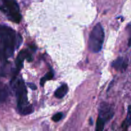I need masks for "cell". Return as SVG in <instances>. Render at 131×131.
Segmentation results:
<instances>
[{
  "label": "cell",
  "instance_id": "1",
  "mask_svg": "<svg viewBox=\"0 0 131 131\" xmlns=\"http://www.w3.org/2000/svg\"><path fill=\"white\" fill-rule=\"evenodd\" d=\"M23 42L20 35L6 25H0V58H10Z\"/></svg>",
  "mask_w": 131,
  "mask_h": 131
},
{
  "label": "cell",
  "instance_id": "2",
  "mask_svg": "<svg viewBox=\"0 0 131 131\" xmlns=\"http://www.w3.org/2000/svg\"><path fill=\"white\" fill-rule=\"evenodd\" d=\"M13 88L15 90L17 102V108L21 115H27L33 111L31 104L28 99V92L24 81L21 79H17L14 81Z\"/></svg>",
  "mask_w": 131,
  "mask_h": 131
},
{
  "label": "cell",
  "instance_id": "3",
  "mask_svg": "<svg viewBox=\"0 0 131 131\" xmlns=\"http://www.w3.org/2000/svg\"><path fill=\"white\" fill-rule=\"evenodd\" d=\"M0 10L8 19L15 23H19L22 16L16 0H0Z\"/></svg>",
  "mask_w": 131,
  "mask_h": 131
},
{
  "label": "cell",
  "instance_id": "4",
  "mask_svg": "<svg viewBox=\"0 0 131 131\" xmlns=\"http://www.w3.org/2000/svg\"><path fill=\"white\" fill-rule=\"evenodd\" d=\"M104 36L103 27L101 23H98L92 29L88 40V47L92 52H98L102 49Z\"/></svg>",
  "mask_w": 131,
  "mask_h": 131
},
{
  "label": "cell",
  "instance_id": "5",
  "mask_svg": "<svg viewBox=\"0 0 131 131\" xmlns=\"http://www.w3.org/2000/svg\"><path fill=\"white\" fill-rule=\"evenodd\" d=\"M114 115L112 106L106 102H102L99 107V117L96 124V130H104L105 124L110 121Z\"/></svg>",
  "mask_w": 131,
  "mask_h": 131
},
{
  "label": "cell",
  "instance_id": "6",
  "mask_svg": "<svg viewBox=\"0 0 131 131\" xmlns=\"http://www.w3.org/2000/svg\"><path fill=\"white\" fill-rule=\"evenodd\" d=\"M111 66L116 70H120L122 72L125 70V69H127L128 66V63L124 58L120 57L112 63Z\"/></svg>",
  "mask_w": 131,
  "mask_h": 131
},
{
  "label": "cell",
  "instance_id": "7",
  "mask_svg": "<svg viewBox=\"0 0 131 131\" xmlns=\"http://www.w3.org/2000/svg\"><path fill=\"white\" fill-rule=\"evenodd\" d=\"M29 55V54L26 51H22L19 52V55L17 57L16 61H15V65H16L17 69H18V70L21 69V67H23L24 60H25V58H28V56Z\"/></svg>",
  "mask_w": 131,
  "mask_h": 131
},
{
  "label": "cell",
  "instance_id": "8",
  "mask_svg": "<svg viewBox=\"0 0 131 131\" xmlns=\"http://www.w3.org/2000/svg\"><path fill=\"white\" fill-rule=\"evenodd\" d=\"M8 97V90L6 84L0 81V104L4 103Z\"/></svg>",
  "mask_w": 131,
  "mask_h": 131
},
{
  "label": "cell",
  "instance_id": "9",
  "mask_svg": "<svg viewBox=\"0 0 131 131\" xmlns=\"http://www.w3.org/2000/svg\"><path fill=\"white\" fill-rule=\"evenodd\" d=\"M68 90H69V88H68L67 84H63L56 90L54 93L55 97L58 99L63 98L67 93Z\"/></svg>",
  "mask_w": 131,
  "mask_h": 131
},
{
  "label": "cell",
  "instance_id": "10",
  "mask_svg": "<svg viewBox=\"0 0 131 131\" xmlns=\"http://www.w3.org/2000/svg\"><path fill=\"white\" fill-rule=\"evenodd\" d=\"M131 124V105L129 106L128 108V113H127V116L126 119L124 121V124H123L122 127L125 129H127L129 127Z\"/></svg>",
  "mask_w": 131,
  "mask_h": 131
},
{
  "label": "cell",
  "instance_id": "11",
  "mask_svg": "<svg viewBox=\"0 0 131 131\" xmlns=\"http://www.w3.org/2000/svg\"><path fill=\"white\" fill-rule=\"evenodd\" d=\"M53 73L52 72H49L47 73V74H46V75H45L43 78H42V79H41L40 80V84H41V86H43V84H45V83H46V81L47 80H50V79H52V78H53Z\"/></svg>",
  "mask_w": 131,
  "mask_h": 131
},
{
  "label": "cell",
  "instance_id": "12",
  "mask_svg": "<svg viewBox=\"0 0 131 131\" xmlns=\"http://www.w3.org/2000/svg\"><path fill=\"white\" fill-rule=\"evenodd\" d=\"M63 117V113H58L55 114L52 118V120H53L55 122H58L60 121Z\"/></svg>",
  "mask_w": 131,
  "mask_h": 131
},
{
  "label": "cell",
  "instance_id": "13",
  "mask_svg": "<svg viewBox=\"0 0 131 131\" xmlns=\"http://www.w3.org/2000/svg\"><path fill=\"white\" fill-rule=\"evenodd\" d=\"M128 29L129 30V31H130V38H129V43H128V44H129V47H131V25H130L129 26V28H128Z\"/></svg>",
  "mask_w": 131,
  "mask_h": 131
},
{
  "label": "cell",
  "instance_id": "14",
  "mask_svg": "<svg viewBox=\"0 0 131 131\" xmlns=\"http://www.w3.org/2000/svg\"><path fill=\"white\" fill-rule=\"evenodd\" d=\"M28 84H29V88H31L32 90H35V89H37V86H36L34 84H32V83H28Z\"/></svg>",
  "mask_w": 131,
  "mask_h": 131
}]
</instances>
